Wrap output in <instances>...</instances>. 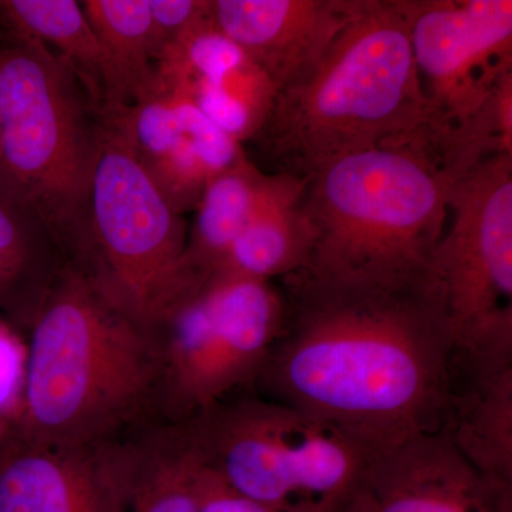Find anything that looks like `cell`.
<instances>
[{"mask_svg":"<svg viewBox=\"0 0 512 512\" xmlns=\"http://www.w3.org/2000/svg\"><path fill=\"white\" fill-rule=\"evenodd\" d=\"M284 320L259 396L376 451L443 429L453 330L433 269L389 282L281 279Z\"/></svg>","mask_w":512,"mask_h":512,"instance_id":"obj_1","label":"cell"},{"mask_svg":"<svg viewBox=\"0 0 512 512\" xmlns=\"http://www.w3.org/2000/svg\"><path fill=\"white\" fill-rule=\"evenodd\" d=\"M426 116L403 0H362L318 62L276 90L247 144L264 173L305 180L330 161L399 146Z\"/></svg>","mask_w":512,"mask_h":512,"instance_id":"obj_2","label":"cell"},{"mask_svg":"<svg viewBox=\"0 0 512 512\" xmlns=\"http://www.w3.org/2000/svg\"><path fill=\"white\" fill-rule=\"evenodd\" d=\"M28 340L20 439L93 450L156 423V335L73 266H63Z\"/></svg>","mask_w":512,"mask_h":512,"instance_id":"obj_3","label":"cell"},{"mask_svg":"<svg viewBox=\"0 0 512 512\" xmlns=\"http://www.w3.org/2000/svg\"><path fill=\"white\" fill-rule=\"evenodd\" d=\"M104 127L82 83L39 40L0 33V202L46 229L67 265L89 248Z\"/></svg>","mask_w":512,"mask_h":512,"instance_id":"obj_4","label":"cell"},{"mask_svg":"<svg viewBox=\"0 0 512 512\" xmlns=\"http://www.w3.org/2000/svg\"><path fill=\"white\" fill-rule=\"evenodd\" d=\"M302 181L311 254L299 274L389 282L431 271L454 181L416 151L350 154Z\"/></svg>","mask_w":512,"mask_h":512,"instance_id":"obj_5","label":"cell"},{"mask_svg":"<svg viewBox=\"0 0 512 512\" xmlns=\"http://www.w3.org/2000/svg\"><path fill=\"white\" fill-rule=\"evenodd\" d=\"M427 101L412 146L453 181L512 154L511 0H403Z\"/></svg>","mask_w":512,"mask_h":512,"instance_id":"obj_6","label":"cell"},{"mask_svg":"<svg viewBox=\"0 0 512 512\" xmlns=\"http://www.w3.org/2000/svg\"><path fill=\"white\" fill-rule=\"evenodd\" d=\"M168 426L198 467L234 493L281 512H340L380 453L256 394H234Z\"/></svg>","mask_w":512,"mask_h":512,"instance_id":"obj_7","label":"cell"},{"mask_svg":"<svg viewBox=\"0 0 512 512\" xmlns=\"http://www.w3.org/2000/svg\"><path fill=\"white\" fill-rule=\"evenodd\" d=\"M187 235L183 215L164 200L126 141L104 127L90 198L89 248L77 271L116 308L153 330L204 284L185 268Z\"/></svg>","mask_w":512,"mask_h":512,"instance_id":"obj_8","label":"cell"},{"mask_svg":"<svg viewBox=\"0 0 512 512\" xmlns=\"http://www.w3.org/2000/svg\"><path fill=\"white\" fill-rule=\"evenodd\" d=\"M284 320L272 282L215 274L153 329L160 357L157 423L190 419L252 386Z\"/></svg>","mask_w":512,"mask_h":512,"instance_id":"obj_9","label":"cell"},{"mask_svg":"<svg viewBox=\"0 0 512 512\" xmlns=\"http://www.w3.org/2000/svg\"><path fill=\"white\" fill-rule=\"evenodd\" d=\"M431 269L457 355L512 360V154L487 158L454 183Z\"/></svg>","mask_w":512,"mask_h":512,"instance_id":"obj_10","label":"cell"},{"mask_svg":"<svg viewBox=\"0 0 512 512\" xmlns=\"http://www.w3.org/2000/svg\"><path fill=\"white\" fill-rule=\"evenodd\" d=\"M340 512H512V488L481 476L440 430L377 453Z\"/></svg>","mask_w":512,"mask_h":512,"instance_id":"obj_11","label":"cell"},{"mask_svg":"<svg viewBox=\"0 0 512 512\" xmlns=\"http://www.w3.org/2000/svg\"><path fill=\"white\" fill-rule=\"evenodd\" d=\"M360 3L362 0H211V18L278 90L318 62Z\"/></svg>","mask_w":512,"mask_h":512,"instance_id":"obj_12","label":"cell"},{"mask_svg":"<svg viewBox=\"0 0 512 512\" xmlns=\"http://www.w3.org/2000/svg\"><path fill=\"white\" fill-rule=\"evenodd\" d=\"M0 512H113L100 447L0 444Z\"/></svg>","mask_w":512,"mask_h":512,"instance_id":"obj_13","label":"cell"},{"mask_svg":"<svg viewBox=\"0 0 512 512\" xmlns=\"http://www.w3.org/2000/svg\"><path fill=\"white\" fill-rule=\"evenodd\" d=\"M441 430L481 476L512 488V360L478 362L454 355Z\"/></svg>","mask_w":512,"mask_h":512,"instance_id":"obj_14","label":"cell"},{"mask_svg":"<svg viewBox=\"0 0 512 512\" xmlns=\"http://www.w3.org/2000/svg\"><path fill=\"white\" fill-rule=\"evenodd\" d=\"M0 26L5 32L39 40L67 64L103 123L123 116L133 106L123 79L90 25L82 3L0 0Z\"/></svg>","mask_w":512,"mask_h":512,"instance_id":"obj_15","label":"cell"},{"mask_svg":"<svg viewBox=\"0 0 512 512\" xmlns=\"http://www.w3.org/2000/svg\"><path fill=\"white\" fill-rule=\"evenodd\" d=\"M113 512H201L194 464L164 423L100 448Z\"/></svg>","mask_w":512,"mask_h":512,"instance_id":"obj_16","label":"cell"},{"mask_svg":"<svg viewBox=\"0 0 512 512\" xmlns=\"http://www.w3.org/2000/svg\"><path fill=\"white\" fill-rule=\"evenodd\" d=\"M303 181L274 175L258 210L217 274L272 282L301 271L311 254V231L301 207Z\"/></svg>","mask_w":512,"mask_h":512,"instance_id":"obj_17","label":"cell"},{"mask_svg":"<svg viewBox=\"0 0 512 512\" xmlns=\"http://www.w3.org/2000/svg\"><path fill=\"white\" fill-rule=\"evenodd\" d=\"M272 181L274 175L256 167L247 153L208 181L185 245L184 265L192 276L205 282L220 271Z\"/></svg>","mask_w":512,"mask_h":512,"instance_id":"obj_18","label":"cell"},{"mask_svg":"<svg viewBox=\"0 0 512 512\" xmlns=\"http://www.w3.org/2000/svg\"><path fill=\"white\" fill-rule=\"evenodd\" d=\"M63 255L39 222L0 202V313L29 333L57 276Z\"/></svg>","mask_w":512,"mask_h":512,"instance_id":"obj_19","label":"cell"},{"mask_svg":"<svg viewBox=\"0 0 512 512\" xmlns=\"http://www.w3.org/2000/svg\"><path fill=\"white\" fill-rule=\"evenodd\" d=\"M82 6L131 103L157 94L158 52L148 0H84Z\"/></svg>","mask_w":512,"mask_h":512,"instance_id":"obj_20","label":"cell"},{"mask_svg":"<svg viewBox=\"0 0 512 512\" xmlns=\"http://www.w3.org/2000/svg\"><path fill=\"white\" fill-rule=\"evenodd\" d=\"M191 90L215 123L234 134H256L268 116L275 86L251 59L215 83H197Z\"/></svg>","mask_w":512,"mask_h":512,"instance_id":"obj_21","label":"cell"},{"mask_svg":"<svg viewBox=\"0 0 512 512\" xmlns=\"http://www.w3.org/2000/svg\"><path fill=\"white\" fill-rule=\"evenodd\" d=\"M29 340L0 318V444L19 433L28 389Z\"/></svg>","mask_w":512,"mask_h":512,"instance_id":"obj_22","label":"cell"},{"mask_svg":"<svg viewBox=\"0 0 512 512\" xmlns=\"http://www.w3.org/2000/svg\"><path fill=\"white\" fill-rule=\"evenodd\" d=\"M148 6L158 56L165 47L211 16V0H148Z\"/></svg>","mask_w":512,"mask_h":512,"instance_id":"obj_23","label":"cell"},{"mask_svg":"<svg viewBox=\"0 0 512 512\" xmlns=\"http://www.w3.org/2000/svg\"><path fill=\"white\" fill-rule=\"evenodd\" d=\"M192 464L201 512H281L234 493L218 478L198 467L194 461Z\"/></svg>","mask_w":512,"mask_h":512,"instance_id":"obj_24","label":"cell"}]
</instances>
